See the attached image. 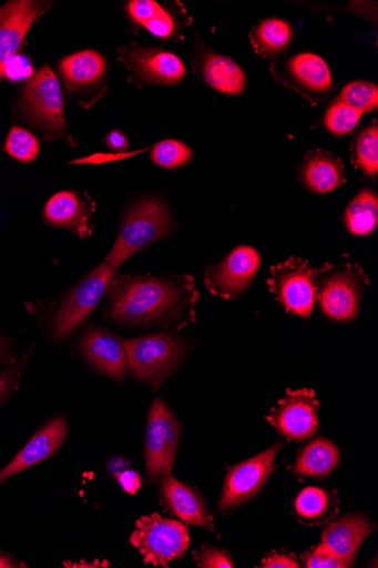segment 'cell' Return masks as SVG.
I'll return each instance as SVG.
<instances>
[{
  "mask_svg": "<svg viewBox=\"0 0 378 568\" xmlns=\"http://www.w3.org/2000/svg\"><path fill=\"white\" fill-rule=\"evenodd\" d=\"M34 346L16 359V363L0 372V408H2L19 389L22 376L28 368Z\"/></svg>",
  "mask_w": 378,
  "mask_h": 568,
  "instance_id": "obj_33",
  "label": "cell"
},
{
  "mask_svg": "<svg viewBox=\"0 0 378 568\" xmlns=\"http://www.w3.org/2000/svg\"><path fill=\"white\" fill-rule=\"evenodd\" d=\"M355 156L361 172L368 178L378 173V128L377 123L359 133L355 143Z\"/></svg>",
  "mask_w": 378,
  "mask_h": 568,
  "instance_id": "obj_29",
  "label": "cell"
},
{
  "mask_svg": "<svg viewBox=\"0 0 378 568\" xmlns=\"http://www.w3.org/2000/svg\"><path fill=\"white\" fill-rule=\"evenodd\" d=\"M338 100L361 114L370 113L378 106V88L366 81L351 82L344 88Z\"/></svg>",
  "mask_w": 378,
  "mask_h": 568,
  "instance_id": "obj_31",
  "label": "cell"
},
{
  "mask_svg": "<svg viewBox=\"0 0 378 568\" xmlns=\"http://www.w3.org/2000/svg\"><path fill=\"white\" fill-rule=\"evenodd\" d=\"M79 347L88 363L116 383L129 374L125 341L102 327L92 326L81 337Z\"/></svg>",
  "mask_w": 378,
  "mask_h": 568,
  "instance_id": "obj_15",
  "label": "cell"
},
{
  "mask_svg": "<svg viewBox=\"0 0 378 568\" xmlns=\"http://www.w3.org/2000/svg\"><path fill=\"white\" fill-rule=\"evenodd\" d=\"M181 430V424L166 402L154 398L149 410L145 437L146 476L152 483H161L172 475Z\"/></svg>",
  "mask_w": 378,
  "mask_h": 568,
  "instance_id": "obj_7",
  "label": "cell"
},
{
  "mask_svg": "<svg viewBox=\"0 0 378 568\" xmlns=\"http://www.w3.org/2000/svg\"><path fill=\"white\" fill-rule=\"evenodd\" d=\"M50 3L34 0H16L0 9V80L6 77L9 62L32 24L47 11Z\"/></svg>",
  "mask_w": 378,
  "mask_h": 568,
  "instance_id": "obj_16",
  "label": "cell"
},
{
  "mask_svg": "<svg viewBox=\"0 0 378 568\" xmlns=\"http://www.w3.org/2000/svg\"><path fill=\"white\" fill-rule=\"evenodd\" d=\"M62 78L71 92L88 91L105 79L108 63L95 50L79 51L60 65Z\"/></svg>",
  "mask_w": 378,
  "mask_h": 568,
  "instance_id": "obj_23",
  "label": "cell"
},
{
  "mask_svg": "<svg viewBox=\"0 0 378 568\" xmlns=\"http://www.w3.org/2000/svg\"><path fill=\"white\" fill-rule=\"evenodd\" d=\"M90 206L78 193L59 192L52 195L44 205V221L55 227L71 231L80 237L90 233Z\"/></svg>",
  "mask_w": 378,
  "mask_h": 568,
  "instance_id": "obj_22",
  "label": "cell"
},
{
  "mask_svg": "<svg viewBox=\"0 0 378 568\" xmlns=\"http://www.w3.org/2000/svg\"><path fill=\"white\" fill-rule=\"evenodd\" d=\"M174 220L168 205L156 195L144 196L129 206L118 240L104 262L120 270L135 253L168 236Z\"/></svg>",
  "mask_w": 378,
  "mask_h": 568,
  "instance_id": "obj_2",
  "label": "cell"
},
{
  "mask_svg": "<svg viewBox=\"0 0 378 568\" xmlns=\"http://www.w3.org/2000/svg\"><path fill=\"white\" fill-rule=\"evenodd\" d=\"M68 434L69 425L64 417L53 418L43 425L8 466L0 470V486L55 454L65 443Z\"/></svg>",
  "mask_w": 378,
  "mask_h": 568,
  "instance_id": "obj_17",
  "label": "cell"
},
{
  "mask_svg": "<svg viewBox=\"0 0 378 568\" xmlns=\"http://www.w3.org/2000/svg\"><path fill=\"white\" fill-rule=\"evenodd\" d=\"M314 267L308 262L289 257L285 263L273 266L267 285L269 291L286 307L287 312L308 318L316 303L317 282L324 271Z\"/></svg>",
  "mask_w": 378,
  "mask_h": 568,
  "instance_id": "obj_8",
  "label": "cell"
},
{
  "mask_svg": "<svg viewBox=\"0 0 378 568\" xmlns=\"http://www.w3.org/2000/svg\"><path fill=\"white\" fill-rule=\"evenodd\" d=\"M378 222V199L374 191L362 190L348 204L345 224L350 234L362 236L371 234Z\"/></svg>",
  "mask_w": 378,
  "mask_h": 568,
  "instance_id": "obj_27",
  "label": "cell"
},
{
  "mask_svg": "<svg viewBox=\"0 0 378 568\" xmlns=\"http://www.w3.org/2000/svg\"><path fill=\"white\" fill-rule=\"evenodd\" d=\"M260 263V254L256 248L238 246L221 263L205 270V287L214 296L236 300L252 285Z\"/></svg>",
  "mask_w": 378,
  "mask_h": 568,
  "instance_id": "obj_12",
  "label": "cell"
},
{
  "mask_svg": "<svg viewBox=\"0 0 378 568\" xmlns=\"http://www.w3.org/2000/svg\"><path fill=\"white\" fill-rule=\"evenodd\" d=\"M105 295L103 317L116 325L176 329L195 321L200 298L187 275L116 276Z\"/></svg>",
  "mask_w": 378,
  "mask_h": 568,
  "instance_id": "obj_1",
  "label": "cell"
},
{
  "mask_svg": "<svg viewBox=\"0 0 378 568\" xmlns=\"http://www.w3.org/2000/svg\"><path fill=\"white\" fill-rule=\"evenodd\" d=\"M293 37L292 24L275 18L260 21L249 34L256 54L264 59H276L285 53Z\"/></svg>",
  "mask_w": 378,
  "mask_h": 568,
  "instance_id": "obj_25",
  "label": "cell"
},
{
  "mask_svg": "<svg viewBox=\"0 0 378 568\" xmlns=\"http://www.w3.org/2000/svg\"><path fill=\"white\" fill-rule=\"evenodd\" d=\"M335 500L326 489L308 487L299 493L295 501V509L299 519L308 524H320L327 520L328 514L334 510Z\"/></svg>",
  "mask_w": 378,
  "mask_h": 568,
  "instance_id": "obj_28",
  "label": "cell"
},
{
  "mask_svg": "<svg viewBox=\"0 0 378 568\" xmlns=\"http://www.w3.org/2000/svg\"><path fill=\"white\" fill-rule=\"evenodd\" d=\"M370 284L368 275L357 264H327L317 282L316 300L324 316L334 322L355 321L360 300Z\"/></svg>",
  "mask_w": 378,
  "mask_h": 568,
  "instance_id": "obj_5",
  "label": "cell"
},
{
  "mask_svg": "<svg viewBox=\"0 0 378 568\" xmlns=\"http://www.w3.org/2000/svg\"><path fill=\"white\" fill-rule=\"evenodd\" d=\"M130 542L143 556L145 564L170 567L182 558L190 548L191 537L187 527L153 513L139 519Z\"/></svg>",
  "mask_w": 378,
  "mask_h": 568,
  "instance_id": "obj_6",
  "label": "cell"
},
{
  "mask_svg": "<svg viewBox=\"0 0 378 568\" xmlns=\"http://www.w3.org/2000/svg\"><path fill=\"white\" fill-rule=\"evenodd\" d=\"M133 377L157 389L182 363L185 346L172 333H157L125 341Z\"/></svg>",
  "mask_w": 378,
  "mask_h": 568,
  "instance_id": "obj_4",
  "label": "cell"
},
{
  "mask_svg": "<svg viewBox=\"0 0 378 568\" xmlns=\"http://www.w3.org/2000/svg\"><path fill=\"white\" fill-rule=\"evenodd\" d=\"M162 499L187 525L214 531L212 515L203 497L172 475L161 480Z\"/></svg>",
  "mask_w": 378,
  "mask_h": 568,
  "instance_id": "obj_20",
  "label": "cell"
},
{
  "mask_svg": "<svg viewBox=\"0 0 378 568\" xmlns=\"http://www.w3.org/2000/svg\"><path fill=\"white\" fill-rule=\"evenodd\" d=\"M18 358L13 338L0 334V368H7Z\"/></svg>",
  "mask_w": 378,
  "mask_h": 568,
  "instance_id": "obj_40",
  "label": "cell"
},
{
  "mask_svg": "<svg viewBox=\"0 0 378 568\" xmlns=\"http://www.w3.org/2000/svg\"><path fill=\"white\" fill-rule=\"evenodd\" d=\"M127 11L135 23L162 40L175 38L180 30L175 16L153 0H132Z\"/></svg>",
  "mask_w": 378,
  "mask_h": 568,
  "instance_id": "obj_26",
  "label": "cell"
},
{
  "mask_svg": "<svg viewBox=\"0 0 378 568\" xmlns=\"http://www.w3.org/2000/svg\"><path fill=\"white\" fill-rule=\"evenodd\" d=\"M263 568H298L299 561L293 555L274 552L262 560Z\"/></svg>",
  "mask_w": 378,
  "mask_h": 568,
  "instance_id": "obj_39",
  "label": "cell"
},
{
  "mask_svg": "<svg viewBox=\"0 0 378 568\" xmlns=\"http://www.w3.org/2000/svg\"><path fill=\"white\" fill-rule=\"evenodd\" d=\"M118 270L103 262L67 295L53 320L52 335L65 339L92 313L115 280Z\"/></svg>",
  "mask_w": 378,
  "mask_h": 568,
  "instance_id": "obj_9",
  "label": "cell"
},
{
  "mask_svg": "<svg viewBox=\"0 0 378 568\" xmlns=\"http://www.w3.org/2000/svg\"><path fill=\"white\" fill-rule=\"evenodd\" d=\"M307 568H348L349 565L321 542L302 556Z\"/></svg>",
  "mask_w": 378,
  "mask_h": 568,
  "instance_id": "obj_35",
  "label": "cell"
},
{
  "mask_svg": "<svg viewBox=\"0 0 378 568\" xmlns=\"http://www.w3.org/2000/svg\"><path fill=\"white\" fill-rule=\"evenodd\" d=\"M272 73L278 82L304 97L311 105H318L333 91V74L328 64L311 53L278 59L272 65Z\"/></svg>",
  "mask_w": 378,
  "mask_h": 568,
  "instance_id": "obj_10",
  "label": "cell"
},
{
  "mask_svg": "<svg viewBox=\"0 0 378 568\" xmlns=\"http://www.w3.org/2000/svg\"><path fill=\"white\" fill-rule=\"evenodd\" d=\"M104 142L108 148L119 152V153H126L129 152V140L126 135L119 130H114L110 133H108L104 138Z\"/></svg>",
  "mask_w": 378,
  "mask_h": 568,
  "instance_id": "obj_41",
  "label": "cell"
},
{
  "mask_svg": "<svg viewBox=\"0 0 378 568\" xmlns=\"http://www.w3.org/2000/svg\"><path fill=\"white\" fill-rule=\"evenodd\" d=\"M361 116V113L337 100L327 111L326 118H324V125H326L333 134L344 135L356 128Z\"/></svg>",
  "mask_w": 378,
  "mask_h": 568,
  "instance_id": "obj_34",
  "label": "cell"
},
{
  "mask_svg": "<svg viewBox=\"0 0 378 568\" xmlns=\"http://www.w3.org/2000/svg\"><path fill=\"white\" fill-rule=\"evenodd\" d=\"M197 566L201 568H233L234 560L229 552L224 549L203 545L201 549L193 552Z\"/></svg>",
  "mask_w": 378,
  "mask_h": 568,
  "instance_id": "obj_36",
  "label": "cell"
},
{
  "mask_svg": "<svg viewBox=\"0 0 378 568\" xmlns=\"http://www.w3.org/2000/svg\"><path fill=\"white\" fill-rule=\"evenodd\" d=\"M318 409L319 402L314 389H288L265 419L288 440L302 443L316 434Z\"/></svg>",
  "mask_w": 378,
  "mask_h": 568,
  "instance_id": "obj_13",
  "label": "cell"
},
{
  "mask_svg": "<svg viewBox=\"0 0 378 568\" xmlns=\"http://www.w3.org/2000/svg\"><path fill=\"white\" fill-rule=\"evenodd\" d=\"M145 151H146V149L136 150V151H129L126 153H119V152H115V153H95V154H92V156H90V158L78 160V161L73 162L72 164H84V165L93 164V165H99V164H104V163H112V162H118V161H124V160L133 159V158L137 156V154H141V153H143Z\"/></svg>",
  "mask_w": 378,
  "mask_h": 568,
  "instance_id": "obj_37",
  "label": "cell"
},
{
  "mask_svg": "<svg viewBox=\"0 0 378 568\" xmlns=\"http://www.w3.org/2000/svg\"><path fill=\"white\" fill-rule=\"evenodd\" d=\"M192 149L177 140H164L157 142L151 152L152 162L166 170H176L191 162Z\"/></svg>",
  "mask_w": 378,
  "mask_h": 568,
  "instance_id": "obj_30",
  "label": "cell"
},
{
  "mask_svg": "<svg viewBox=\"0 0 378 568\" xmlns=\"http://www.w3.org/2000/svg\"><path fill=\"white\" fill-rule=\"evenodd\" d=\"M4 149L16 161L31 163L39 156L40 143L28 130L14 126L9 133Z\"/></svg>",
  "mask_w": 378,
  "mask_h": 568,
  "instance_id": "obj_32",
  "label": "cell"
},
{
  "mask_svg": "<svg viewBox=\"0 0 378 568\" xmlns=\"http://www.w3.org/2000/svg\"><path fill=\"white\" fill-rule=\"evenodd\" d=\"M298 179L310 192L326 194L346 183V170L335 154L317 149L306 154L298 169Z\"/></svg>",
  "mask_w": 378,
  "mask_h": 568,
  "instance_id": "obj_21",
  "label": "cell"
},
{
  "mask_svg": "<svg viewBox=\"0 0 378 568\" xmlns=\"http://www.w3.org/2000/svg\"><path fill=\"white\" fill-rule=\"evenodd\" d=\"M284 445L278 443L267 450L227 469L223 496L219 503L222 513L233 510L256 497L269 476L276 470V458Z\"/></svg>",
  "mask_w": 378,
  "mask_h": 568,
  "instance_id": "obj_11",
  "label": "cell"
},
{
  "mask_svg": "<svg viewBox=\"0 0 378 568\" xmlns=\"http://www.w3.org/2000/svg\"><path fill=\"white\" fill-rule=\"evenodd\" d=\"M376 526L367 516L355 513L330 524L321 534V544L329 547L349 567L355 562L364 541L374 532Z\"/></svg>",
  "mask_w": 378,
  "mask_h": 568,
  "instance_id": "obj_19",
  "label": "cell"
},
{
  "mask_svg": "<svg viewBox=\"0 0 378 568\" xmlns=\"http://www.w3.org/2000/svg\"><path fill=\"white\" fill-rule=\"evenodd\" d=\"M28 567L21 560L14 558L10 554L0 550V568H21Z\"/></svg>",
  "mask_w": 378,
  "mask_h": 568,
  "instance_id": "obj_43",
  "label": "cell"
},
{
  "mask_svg": "<svg viewBox=\"0 0 378 568\" xmlns=\"http://www.w3.org/2000/svg\"><path fill=\"white\" fill-rule=\"evenodd\" d=\"M339 462V448L331 440L317 437L298 452L292 471L299 478H324L337 469Z\"/></svg>",
  "mask_w": 378,
  "mask_h": 568,
  "instance_id": "obj_24",
  "label": "cell"
},
{
  "mask_svg": "<svg viewBox=\"0 0 378 568\" xmlns=\"http://www.w3.org/2000/svg\"><path fill=\"white\" fill-rule=\"evenodd\" d=\"M20 111L27 123L43 138H70L61 84L49 67H43L25 82L20 97Z\"/></svg>",
  "mask_w": 378,
  "mask_h": 568,
  "instance_id": "obj_3",
  "label": "cell"
},
{
  "mask_svg": "<svg viewBox=\"0 0 378 568\" xmlns=\"http://www.w3.org/2000/svg\"><path fill=\"white\" fill-rule=\"evenodd\" d=\"M194 70L198 78L215 91L238 95L246 88V74L231 58L197 45Z\"/></svg>",
  "mask_w": 378,
  "mask_h": 568,
  "instance_id": "obj_18",
  "label": "cell"
},
{
  "mask_svg": "<svg viewBox=\"0 0 378 568\" xmlns=\"http://www.w3.org/2000/svg\"><path fill=\"white\" fill-rule=\"evenodd\" d=\"M120 58L137 83L175 85L186 74L183 61L171 51L132 44L120 48Z\"/></svg>",
  "mask_w": 378,
  "mask_h": 568,
  "instance_id": "obj_14",
  "label": "cell"
},
{
  "mask_svg": "<svg viewBox=\"0 0 378 568\" xmlns=\"http://www.w3.org/2000/svg\"><path fill=\"white\" fill-rule=\"evenodd\" d=\"M119 483L130 495L136 494L142 484L140 475L132 470L121 473L119 476Z\"/></svg>",
  "mask_w": 378,
  "mask_h": 568,
  "instance_id": "obj_42",
  "label": "cell"
},
{
  "mask_svg": "<svg viewBox=\"0 0 378 568\" xmlns=\"http://www.w3.org/2000/svg\"><path fill=\"white\" fill-rule=\"evenodd\" d=\"M33 75V69L30 61L22 55L14 57L8 64L6 77L13 81L30 79Z\"/></svg>",
  "mask_w": 378,
  "mask_h": 568,
  "instance_id": "obj_38",
  "label": "cell"
}]
</instances>
